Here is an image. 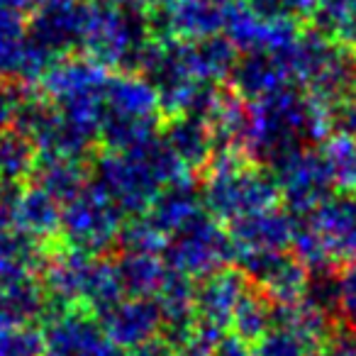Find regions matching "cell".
<instances>
[{"mask_svg":"<svg viewBox=\"0 0 356 356\" xmlns=\"http://www.w3.org/2000/svg\"><path fill=\"white\" fill-rule=\"evenodd\" d=\"M159 95L149 81L108 76L98 118V137L113 149L152 137L159 120Z\"/></svg>","mask_w":356,"mask_h":356,"instance_id":"3957f363","label":"cell"},{"mask_svg":"<svg viewBox=\"0 0 356 356\" xmlns=\"http://www.w3.org/2000/svg\"><path fill=\"white\" fill-rule=\"evenodd\" d=\"M312 17L327 40L356 47V0H317Z\"/></svg>","mask_w":356,"mask_h":356,"instance_id":"8fae6325","label":"cell"},{"mask_svg":"<svg viewBox=\"0 0 356 356\" xmlns=\"http://www.w3.org/2000/svg\"><path fill=\"white\" fill-rule=\"evenodd\" d=\"M156 322V310L149 307V302H129V305L120 307L113 322V337L120 341H137L139 337H144V332H149Z\"/></svg>","mask_w":356,"mask_h":356,"instance_id":"9a60e30c","label":"cell"},{"mask_svg":"<svg viewBox=\"0 0 356 356\" xmlns=\"http://www.w3.org/2000/svg\"><path fill=\"white\" fill-rule=\"evenodd\" d=\"M244 278L239 273L220 271L205 283V288L198 296V307L205 317H227L242 302Z\"/></svg>","mask_w":356,"mask_h":356,"instance_id":"7c38bea8","label":"cell"},{"mask_svg":"<svg viewBox=\"0 0 356 356\" xmlns=\"http://www.w3.org/2000/svg\"><path fill=\"white\" fill-rule=\"evenodd\" d=\"M337 300L346 312V320L356 330V261L341 273L339 283H337Z\"/></svg>","mask_w":356,"mask_h":356,"instance_id":"ac0fdd59","label":"cell"},{"mask_svg":"<svg viewBox=\"0 0 356 356\" xmlns=\"http://www.w3.org/2000/svg\"><path fill=\"white\" fill-rule=\"evenodd\" d=\"M37 149L25 132L6 129L0 132V184L13 186L15 181L25 178L35 171Z\"/></svg>","mask_w":356,"mask_h":356,"instance_id":"5bb4252c","label":"cell"},{"mask_svg":"<svg viewBox=\"0 0 356 356\" xmlns=\"http://www.w3.org/2000/svg\"><path fill=\"white\" fill-rule=\"evenodd\" d=\"M95 3H127V0H95Z\"/></svg>","mask_w":356,"mask_h":356,"instance_id":"44dd1931","label":"cell"},{"mask_svg":"<svg viewBox=\"0 0 356 356\" xmlns=\"http://www.w3.org/2000/svg\"><path fill=\"white\" fill-rule=\"evenodd\" d=\"M317 0H244V8L266 20L296 25L302 17H310Z\"/></svg>","mask_w":356,"mask_h":356,"instance_id":"2e32d148","label":"cell"},{"mask_svg":"<svg viewBox=\"0 0 356 356\" xmlns=\"http://www.w3.org/2000/svg\"><path fill=\"white\" fill-rule=\"evenodd\" d=\"M322 159L330 168L332 184L341 191H356V132H341L325 139Z\"/></svg>","mask_w":356,"mask_h":356,"instance_id":"4fadbf2b","label":"cell"},{"mask_svg":"<svg viewBox=\"0 0 356 356\" xmlns=\"http://www.w3.org/2000/svg\"><path fill=\"white\" fill-rule=\"evenodd\" d=\"M13 115H17V100L6 88H0V132H6V124Z\"/></svg>","mask_w":356,"mask_h":356,"instance_id":"d6986e66","label":"cell"},{"mask_svg":"<svg viewBox=\"0 0 356 356\" xmlns=\"http://www.w3.org/2000/svg\"><path fill=\"white\" fill-rule=\"evenodd\" d=\"M66 239L83 254H98L113 244L120 232V208L100 191V186H81L59 215Z\"/></svg>","mask_w":356,"mask_h":356,"instance_id":"8992f818","label":"cell"},{"mask_svg":"<svg viewBox=\"0 0 356 356\" xmlns=\"http://www.w3.org/2000/svg\"><path fill=\"white\" fill-rule=\"evenodd\" d=\"M305 222H296V239L302 252L317 261L330 257L356 259V195H327L320 205L307 210Z\"/></svg>","mask_w":356,"mask_h":356,"instance_id":"5b68a950","label":"cell"},{"mask_svg":"<svg viewBox=\"0 0 356 356\" xmlns=\"http://www.w3.org/2000/svg\"><path fill=\"white\" fill-rule=\"evenodd\" d=\"M166 237H171V264L186 273L218 268L232 249L229 237L220 232L218 222L205 213V208Z\"/></svg>","mask_w":356,"mask_h":356,"instance_id":"9c48e42d","label":"cell"},{"mask_svg":"<svg viewBox=\"0 0 356 356\" xmlns=\"http://www.w3.org/2000/svg\"><path fill=\"white\" fill-rule=\"evenodd\" d=\"M186 178V166L176 159L163 139L118 147L98 163V181L105 195L120 210L144 213L161 191Z\"/></svg>","mask_w":356,"mask_h":356,"instance_id":"6da1fadb","label":"cell"},{"mask_svg":"<svg viewBox=\"0 0 356 356\" xmlns=\"http://www.w3.org/2000/svg\"><path fill=\"white\" fill-rule=\"evenodd\" d=\"M32 0H0V76L35 81L51 69V61L35 47L27 13Z\"/></svg>","mask_w":356,"mask_h":356,"instance_id":"52a82bcc","label":"cell"},{"mask_svg":"<svg viewBox=\"0 0 356 356\" xmlns=\"http://www.w3.org/2000/svg\"><path fill=\"white\" fill-rule=\"evenodd\" d=\"M200 198L213 218L232 225L259 210L273 208L281 195L273 176L254 168L242 156H222L215 161Z\"/></svg>","mask_w":356,"mask_h":356,"instance_id":"7a4b0ae2","label":"cell"},{"mask_svg":"<svg viewBox=\"0 0 356 356\" xmlns=\"http://www.w3.org/2000/svg\"><path fill=\"white\" fill-rule=\"evenodd\" d=\"M163 142L176 154L178 161L184 163L186 171L191 166H203V163L213 161L215 132L205 115L198 113L176 115L171 129H168V137Z\"/></svg>","mask_w":356,"mask_h":356,"instance_id":"30bf717a","label":"cell"},{"mask_svg":"<svg viewBox=\"0 0 356 356\" xmlns=\"http://www.w3.org/2000/svg\"><path fill=\"white\" fill-rule=\"evenodd\" d=\"M3 186H6V184H0V188H3Z\"/></svg>","mask_w":356,"mask_h":356,"instance_id":"7402d4cb","label":"cell"},{"mask_svg":"<svg viewBox=\"0 0 356 356\" xmlns=\"http://www.w3.org/2000/svg\"><path fill=\"white\" fill-rule=\"evenodd\" d=\"M327 356H356V337H339V339L332 341V349Z\"/></svg>","mask_w":356,"mask_h":356,"instance_id":"ffe728a7","label":"cell"},{"mask_svg":"<svg viewBox=\"0 0 356 356\" xmlns=\"http://www.w3.org/2000/svg\"><path fill=\"white\" fill-rule=\"evenodd\" d=\"M305 346L300 344V337L293 330H283L271 334L261 346V356H302Z\"/></svg>","mask_w":356,"mask_h":356,"instance_id":"e0dca14e","label":"cell"},{"mask_svg":"<svg viewBox=\"0 0 356 356\" xmlns=\"http://www.w3.org/2000/svg\"><path fill=\"white\" fill-rule=\"evenodd\" d=\"M149 44L147 22L134 17L122 3H95L86 6L81 47L98 66H129L142 61Z\"/></svg>","mask_w":356,"mask_h":356,"instance_id":"277c9868","label":"cell"},{"mask_svg":"<svg viewBox=\"0 0 356 356\" xmlns=\"http://www.w3.org/2000/svg\"><path fill=\"white\" fill-rule=\"evenodd\" d=\"M276 188L278 195L291 203L296 213H307L330 195L332 176L322 152L302 147L276 159Z\"/></svg>","mask_w":356,"mask_h":356,"instance_id":"ba28073f","label":"cell"}]
</instances>
